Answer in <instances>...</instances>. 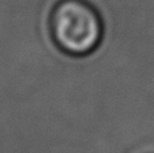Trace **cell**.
I'll return each mask as SVG.
<instances>
[{"mask_svg": "<svg viewBox=\"0 0 154 153\" xmlns=\"http://www.w3.org/2000/svg\"><path fill=\"white\" fill-rule=\"evenodd\" d=\"M51 30L60 48L72 54L89 53L103 35L100 16L84 0L60 2L51 15Z\"/></svg>", "mask_w": 154, "mask_h": 153, "instance_id": "1", "label": "cell"}]
</instances>
